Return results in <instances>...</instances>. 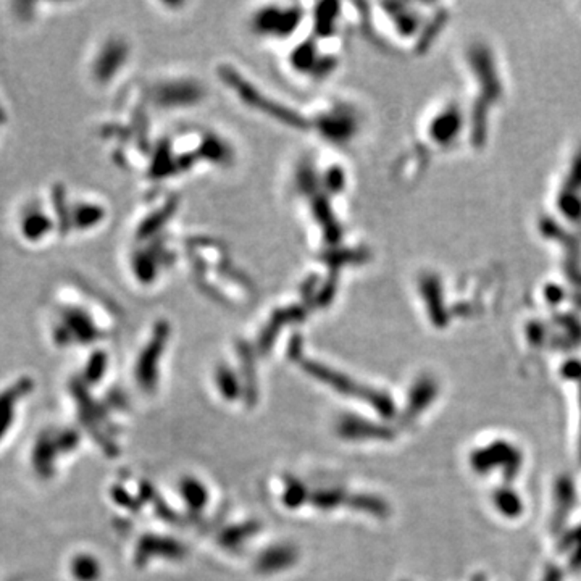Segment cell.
<instances>
[{
	"label": "cell",
	"instance_id": "cell-1",
	"mask_svg": "<svg viewBox=\"0 0 581 581\" xmlns=\"http://www.w3.org/2000/svg\"><path fill=\"white\" fill-rule=\"evenodd\" d=\"M225 80L230 83L231 86H234L236 89H238V94L241 96V99H244L248 102H254L252 105L260 107V109L268 111V113L278 115V118H280L281 122L291 123V124H300V122L296 118L294 113H291V111H287V110H283V109H280V107H273L268 100H265L262 96H259V92L254 91L252 87L248 85V83L241 81L239 76H236V74L232 72H228L225 74Z\"/></svg>",
	"mask_w": 581,
	"mask_h": 581
},
{
	"label": "cell",
	"instance_id": "cell-2",
	"mask_svg": "<svg viewBox=\"0 0 581 581\" xmlns=\"http://www.w3.org/2000/svg\"><path fill=\"white\" fill-rule=\"evenodd\" d=\"M127 58V45L122 41H111L102 50L100 57L96 62V76L100 81L110 80V76L122 67Z\"/></svg>",
	"mask_w": 581,
	"mask_h": 581
},
{
	"label": "cell",
	"instance_id": "cell-3",
	"mask_svg": "<svg viewBox=\"0 0 581 581\" xmlns=\"http://www.w3.org/2000/svg\"><path fill=\"white\" fill-rule=\"evenodd\" d=\"M197 87L193 85H186V83H176V85H166L164 91H160V100L165 105H170V102H175V105H181L179 102H193L196 100Z\"/></svg>",
	"mask_w": 581,
	"mask_h": 581
},
{
	"label": "cell",
	"instance_id": "cell-4",
	"mask_svg": "<svg viewBox=\"0 0 581 581\" xmlns=\"http://www.w3.org/2000/svg\"><path fill=\"white\" fill-rule=\"evenodd\" d=\"M50 228H52V221H50L44 213H39V212L28 215L25 220H23V225H21L25 238L31 241H37L43 238V236L47 234Z\"/></svg>",
	"mask_w": 581,
	"mask_h": 581
},
{
	"label": "cell",
	"instance_id": "cell-5",
	"mask_svg": "<svg viewBox=\"0 0 581 581\" xmlns=\"http://www.w3.org/2000/svg\"><path fill=\"white\" fill-rule=\"evenodd\" d=\"M104 208H100L99 206L85 204V206H80L76 210L72 212V223L81 230H86V228L97 225L104 217Z\"/></svg>",
	"mask_w": 581,
	"mask_h": 581
},
{
	"label": "cell",
	"instance_id": "cell-6",
	"mask_svg": "<svg viewBox=\"0 0 581 581\" xmlns=\"http://www.w3.org/2000/svg\"><path fill=\"white\" fill-rule=\"evenodd\" d=\"M54 204H55V207H57L55 210H57L60 231L62 232L68 231L69 225H72V212H68L63 189L60 188V186H55V189H54Z\"/></svg>",
	"mask_w": 581,
	"mask_h": 581
},
{
	"label": "cell",
	"instance_id": "cell-7",
	"mask_svg": "<svg viewBox=\"0 0 581 581\" xmlns=\"http://www.w3.org/2000/svg\"><path fill=\"white\" fill-rule=\"evenodd\" d=\"M6 120V113H3V110L0 109V122H3Z\"/></svg>",
	"mask_w": 581,
	"mask_h": 581
}]
</instances>
